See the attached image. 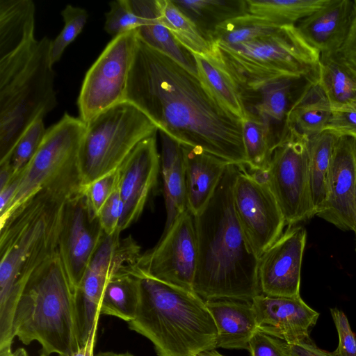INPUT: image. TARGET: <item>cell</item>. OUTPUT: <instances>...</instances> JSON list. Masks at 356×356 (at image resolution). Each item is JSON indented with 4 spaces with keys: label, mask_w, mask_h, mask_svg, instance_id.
<instances>
[{
    "label": "cell",
    "mask_w": 356,
    "mask_h": 356,
    "mask_svg": "<svg viewBox=\"0 0 356 356\" xmlns=\"http://www.w3.org/2000/svg\"><path fill=\"white\" fill-rule=\"evenodd\" d=\"M125 102L179 144L246 165L242 120L223 108L197 75L138 36Z\"/></svg>",
    "instance_id": "obj_1"
},
{
    "label": "cell",
    "mask_w": 356,
    "mask_h": 356,
    "mask_svg": "<svg viewBox=\"0 0 356 356\" xmlns=\"http://www.w3.org/2000/svg\"><path fill=\"white\" fill-rule=\"evenodd\" d=\"M238 165L229 163L213 196L194 216L197 262L193 291L204 301L252 302L261 293L259 258L238 222L233 187Z\"/></svg>",
    "instance_id": "obj_2"
},
{
    "label": "cell",
    "mask_w": 356,
    "mask_h": 356,
    "mask_svg": "<svg viewBox=\"0 0 356 356\" xmlns=\"http://www.w3.org/2000/svg\"><path fill=\"white\" fill-rule=\"evenodd\" d=\"M72 195L42 191L0 223L1 345L13 343L14 308L26 282L58 252L63 209Z\"/></svg>",
    "instance_id": "obj_3"
},
{
    "label": "cell",
    "mask_w": 356,
    "mask_h": 356,
    "mask_svg": "<svg viewBox=\"0 0 356 356\" xmlns=\"http://www.w3.org/2000/svg\"><path fill=\"white\" fill-rule=\"evenodd\" d=\"M139 278V304L128 327L149 339L158 356H196L216 348V326L201 297L152 278Z\"/></svg>",
    "instance_id": "obj_4"
},
{
    "label": "cell",
    "mask_w": 356,
    "mask_h": 356,
    "mask_svg": "<svg viewBox=\"0 0 356 356\" xmlns=\"http://www.w3.org/2000/svg\"><path fill=\"white\" fill-rule=\"evenodd\" d=\"M11 329L24 345L38 341L44 356H70L81 347L76 292L58 252L26 282L15 305Z\"/></svg>",
    "instance_id": "obj_5"
},
{
    "label": "cell",
    "mask_w": 356,
    "mask_h": 356,
    "mask_svg": "<svg viewBox=\"0 0 356 356\" xmlns=\"http://www.w3.org/2000/svg\"><path fill=\"white\" fill-rule=\"evenodd\" d=\"M51 40L34 38L0 57V162L36 120L57 105Z\"/></svg>",
    "instance_id": "obj_6"
},
{
    "label": "cell",
    "mask_w": 356,
    "mask_h": 356,
    "mask_svg": "<svg viewBox=\"0 0 356 356\" xmlns=\"http://www.w3.org/2000/svg\"><path fill=\"white\" fill-rule=\"evenodd\" d=\"M217 59L242 88L257 92L283 77L318 79L321 54L295 26L238 44L211 42Z\"/></svg>",
    "instance_id": "obj_7"
},
{
    "label": "cell",
    "mask_w": 356,
    "mask_h": 356,
    "mask_svg": "<svg viewBox=\"0 0 356 356\" xmlns=\"http://www.w3.org/2000/svg\"><path fill=\"white\" fill-rule=\"evenodd\" d=\"M86 129L79 117L67 113L47 129L37 152L22 170L17 193L0 214V223L42 191L73 194L82 188L80 150Z\"/></svg>",
    "instance_id": "obj_8"
},
{
    "label": "cell",
    "mask_w": 356,
    "mask_h": 356,
    "mask_svg": "<svg viewBox=\"0 0 356 356\" xmlns=\"http://www.w3.org/2000/svg\"><path fill=\"white\" fill-rule=\"evenodd\" d=\"M157 131L156 124L127 102L98 114L86 124L81 143L82 188L115 171L139 143Z\"/></svg>",
    "instance_id": "obj_9"
},
{
    "label": "cell",
    "mask_w": 356,
    "mask_h": 356,
    "mask_svg": "<svg viewBox=\"0 0 356 356\" xmlns=\"http://www.w3.org/2000/svg\"><path fill=\"white\" fill-rule=\"evenodd\" d=\"M273 151L268 185L289 226L315 215L310 191L309 138L289 129Z\"/></svg>",
    "instance_id": "obj_10"
},
{
    "label": "cell",
    "mask_w": 356,
    "mask_h": 356,
    "mask_svg": "<svg viewBox=\"0 0 356 356\" xmlns=\"http://www.w3.org/2000/svg\"><path fill=\"white\" fill-rule=\"evenodd\" d=\"M197 262V243L194 216L183 213L157 244L126 266L138 277H146L193 291Z\"/></svg>",
    "instance_id": "obj_11"
},
{
    "label": "cell",
    "mask_w": 356,
    "mask_h": 356,
    "mask_svg": "<svg viewBox=\"0 0 356 356\" xmlns=\"http://www.w3.org/2000/svg\"><path fill=\"white\" fill-rule=\"evenodd\" d=\"M136 40V31L113 38L88 70L77 100L79 118L86 124L125 102Z\"/></svg>",
    "instance_id": "obj_12"
},
{
    "label": "cell",
    "mask_w": 356,
    "mask_h": 356,
    "mask_svg": "<svg viewBox=\"0 0 356 356\" xmlns=\"http://www.w3.org/2000/svg\"><path fill=\"white\" fill-rule=\"evenodd\" d=\"M120 232L106 236L92 258L76 293L79 343L89 337L100 317L99 307L104 288L111 277L139 257L140 247L129 235Z\"/></svg>",
    "instance_id": "obj_13"
},
{
    "label": "cell",
    "mask_w": 356,
    "mask_h": 356,
    "mask_svg": "<svg viewBox=\"0 0 356 356\" xmlns=\"http://www.w3.org/2000/svg\"><path fill=\"white\" fill-rule=\"evenodd\" d=\"M245 166L238 165L234 205L241 227L259 258L282 234L286 221L269 185L257 182Z\"/></svg>",
    "instance_id": "obj_14"
},
{
    "label": "cell",
    "mask_w": 356,
    "mask_h": 356,
    "mask_svg": "<svg viewBox=\"0 0 356 356\" xmlns=\"http://www.w3.org/2000/svg\"><path fill=\"white\" fill-rule=\"evenodd\" d=\"M105 236L98 217L90 211L81 188L65 203L58 241L60 258L76 293Z\"/></svg>",
    "instance_id": "obj_15"
},
{
    "label": "cell",
    "mask_w": 356,
    "mask_h": 356,
    "mask_svg": "<svg viewBox=\"0 0 356 356\" xmlns=\"http://www.w3.org/2000/svg\"><path fill=\"white\" fill-rule=\"evenodd\" d=\"M343 231L356 233V139L339 137L325 184V196L316 214Z\"/></svg>",
    "instance_id": "obj_16"
},
{
    "label": "cell",
    "mask_w": 356,
    "mask_h": 356,
    "mask_svg": "<svg viewBox=\"0 0 356 356\" xmlns=\"http://www.w3.org/2000/svg\"><path fill=\"white\" fill-rule=\"evenodd\" d=\"M307 232L291 225L259 258L261 293L276 297L300 296V273Z\"/></svg>",
    "instance_id": "obj_17"
},
{
    "label": "cell",
    "mask_w": 356,
    "mask_h": 356,
    "mask_svg": "<svg viewBox=\"0 0 356 356\" xmlns=\"http://www.w3.org/2000/svg\"><path fill=\"white\" fill-rule=\"evenodd\" d=\"M161 168L156 133L143 140L118 168L123 204L118 231L128 228L141 216L155 186Z\"/></svg>",
    "instance_id": "obj_18"
},
{
    "label": "cell",
    "mask_w": 356,
    "mask_h": 356,
    "mask_svg": "<svg viewBox=\"0 0 356 356\" xmlns=\"http://www.w3.org/2000/svg\"><path fill=\"white\" fill-rule=\"evenodd\" d=\"M259 329L288 343L309 341L319 313L300 296L276 297L261 293L252 300Z\"/></svg>",
    "instance_id": "obj_19"
},
{
    "label": "cell",
    "mask_w": 356,
    "mask_h": 356,
    "mask_svg": "<svg viewBox=\"0 0 356 356\" xmlns=\"http://www.w3.org/2000/svg\"><path fill=\"white\" fill-rule=\"evenodd\" d=\"M355 0H329L298 22L296 27L305 41L321 55L339 53L350 32Z\"/></svg>",
    "instance_id": "obj_20"
},
{
    "label": "cell",
    "mask_w": 356,
    "mask_h": 356,
    "mask_svg": "<svg viewBox=\"0 0 356 356\" xmlns=\"http://www.w3.org/2000/svg\"><path fill=\"white\" fill-rule=\"evenodd\" d=\"M182 148L187 208L195 216L213 196L230 163L199 148L185 145Z\"/></svg>",
    "instance_id": "obj_21"
},
{
    "label": "cell",
    "mask_w": 356,
    "mask_h": 356,
    "mask_svg": "<svg viewBox=\"0 0 356 356\" xmlns=\"http://www.w3.org/2000/svg\"><path fill=\"white\" fill-rule=\"evenodd\" d=\"M217 329L216 348L244 349L259 330L252 302L218 299L205 301Z\"/></svg>",
    "instance_id": "obj_22"
},
{
    "label": "cell",
    "mask_w": 356,
    "mask_h": 356,
    "mask_svg": "<svg viewBox=\"0 0 356 356\" xmlns=\"http://www.w3.org/2000/svg\"><path fill=\"white\" fill-rule=\"evenodd\" d=\"M133 11L140 18L137 36L149 46L168 56L197 76L193 55L184 48L159 19L156 0H128Z\"/></svg>",
    "instance_id": "obj_23"
},
{
    "label": "cell",
    "mask_w": 356,
    "mask_h": 356,
    "mask_svg": "<svg viewBox=\"0 0 356 356\" xmlns=\"http://www.w3.org/2000/svg\"><path fill=\"white\" fill-rule=\"evenodd\" d=\"M332 108L318 81L310 83L289 111L283 129H293L310 138L323 131Z\"/></svg>",
    "instance_id": "obj_24"
},
{
    "label": "cell",
    "mask_w": 356,
    "mask_h": 356,
    "mask_svg": "<svg viewBox=\"0 0 356 356\" xmlns=\"http://www.w3.org/2000/svg\"><path fill=\"white\" fill-rule=\"evenodd\" d=\"M318 79L309 77H283L272 81L257 92L260 100L255 106L256 114L272 127H284L289 111L306 87Z\"/></svg>",
    "instance_id": "obj_25"
},
{
    "label": "cell",
    "mask_w": 356,
    "mask_h": 356,
    "mask_svg": "<svg viewBox=\"0 0 356 356\" xmlns=\"http://www.w3.org/2000/svg\"><path fill=\"white\" fill-rule=\"evenodd\" d=\"M31 0H0V57L35 38Z\"/></svg>",
    "instance_id": "obj_26"
},
{
    "label": "cell",
    "mask_w": 356,
    "mask_h": 356,
    "mask_svg": "<svg viewBox=\"0 0 356 356\" xmlns=\"http://www.w3.org/2000/svg\"><path fill=\"white\" fill-rule=\"evenodd\" d=\"M193 55L197 77L205 88L223 108L243 120L248 110L236 81L217 59Z\"/></svg>",
    "instance_id": "obj_27"
},
{
    "label": "cell",
    "mask_w": 356,
    "mask_h": 356,
    "mask_svg": "<svg viewBox=\"0 0 356 356\" xmlns=\"http://www.w3.org/2000/svg\"><path fill=\"white\" fill-rule=\"evenodd\" d=\"M318 82L332 110L356 105V72L339 53L321 56Z\"/></svg>",
    "instance_id": "obj_28"
},
{
    "label": "cell",
    "mask_w": 356,
    "mask_h": 356,
    "mask_svg": "<svg viewBox=\"0 0 356 356\" xmlns=\"http://www.w3.org/2000/svg\"><path fill=\"white\" fill-rule=\"evenodd\" d=\"M126 266L107 282L99 312L100 315L113 316L128 323L134 320L136 315L140 284V278L129 273Z\"/></svg>",
    "instance_id": "obj_29"
},
{
    "label": "cell",
    "mask_w": 356,
    "mask_h": 356,
    "mask_svg": "<svg viewBox=\"0 0 356 356\" xmlns=\"http://www.w3.org/2000/svg\"><path fill=\"white\" fill-rule=\"evenodd\" d=\"M159 19L192 54L215 58L212 43L172 0H156Z\"/></svg>",
    "instance_id": "obj_30"
},
{
    "label": "cell",
    "mask_w": 356,
    "mask_h": 356,
    "mask_svg": "<svg viewBox=\"0 0 356 356\" xmlns=\"http://www.w3.org/2000/svg\"><path fill=\"white\" fill-rule=\"evenodd\" d=\"M242 135L246 166L250 170H268L277 138L273 127L256 113L247 111L242 120Z\"/></svg>",
    "instance_id": "obj_31"
},
{
    "label": "cell",
    "mask_w": 356,
    "mask_h": 356,
    "mask_svg": "<svg viewBox=\"0 0 356 356\" xmlns=\"http://www.w3.org/2000/svg\"><path fill=\"white\" fill-rule=\"evenodd\" d=\"M338 138V136L327 130L309 138V184L315 215L325 200L326 179Z\"/></svg>",
    "instance_id": "obj_32"
},
{
    "label": "cell",
    "mask_w": 356,
    "mask_h": 356,
    "mask_svg": "<svg viewBox=\"0 0 356 356\" xmlns=\"http://www.w3.org/2000/svg\"><path fill=\"white\" fill-rule=\"evenodd\" d=\"M247 12L282 27L295 26L329 0H246Z\"/></svg>",
    "instance_id": "obj_33"
},
{
    "label": "cell",
    "mask_w": 356,
    "mask_h": 356,
    "mask_svg": "<svg viewBox=\"0 0 356 356\" xmlns=\"http://www.w3.org/2000/svg\"><path fill=\"white\" fill-rule=\"evenodd\" d=\"M281 27L249 13L227 19L207 35L211 42L234 45L273 34Z\"/></svg>",
    "instance_id": "obj_34"
},
{
    "label": "cell",
    "mask_w": 356,
    "mask_h": 356,
    "mask_svg": "<svg viewBox=\"0 0 356 356\" xmlns=\"http://www.w3.org/2000/svg\"><path fill=\"white\" fill-rule=\"evenodd\" d=\"M207 36L219 23L247 12L245 1H173Z\"/></svg>",
    "instance_id": "obj_35"
},
{
    "label": "cell",
    "mask_w": 356,
    "mask_h": 356,
    "mask_svg": "<svg viewBox=\"0 0 356 356\" xmlns=\"http://www.w3.org/2000/svg\"><path fill=\"white\" fill-rule=\"evenodd\" d=\"M161 173L166 209V221L163 232L165 234L177 219L188 210L184 152L170 168L161 170Z\"/></svg>",
    "instance_id": "obj_36"
},
{
    "label": "cell",
    "mask_w": 356,
    "mask_h": 356,
    "mask_svg": "<svg viewBox=\"0 0 356 356\" xmlns=\"http://www.w3.org/2000/svg\"><path fill=\"white\" fill-rule=\"evenodd\" d=\"M61 15L64 26L51 44L50 58L53 65L60 59L65 49L81 33L88 18L86 10L70 4L61 11Z\"/></svg>",
    "instance_id": "obj_37"
},
{
    "label": "cell",
    "mask_w": 356,
    "mask_h": 356,
    "mask_svg": "<svg viewBox=\"0 0 356 356\" xmlns=\"http://www.w3.org/2000/svg\"><path fill=\"white\" fill-rule=\"evenodd\" d=\"M46 131L43 118L34 121L17 142L8 158L3 161L9 163L14 175L22 171L31 160Z\"/></svg>",
    "instance_id": "obj_38"
},
{
    "label": "cell",
    "mask_w": 356,
    "mask_h": 356,
    "mask_svg": "<svg viewBox=\"0 0 356 356\" xmlns=\"http://www.w3.org/2000/svg\"><path fill=\"white\" fill-rule=\"evenodd\" d=\"M141 25L140 18L133 11L128 0L110 2L105 14L104 30L113 38L136 31Z\"/></svg>",
    "instance_id": "obj_39"
},
{
    "label": "cell",
    "mask_w": 356,
    "mask_h": 356,
    "mask_svg": "<svg viewBox=\"0 0 356 356\" xmlns=\"http://www.w3.org/2000/svg\"><path fill=\"white\" fill-rule=\"evenodd\" d=\"M120 172L117 169L82 188L86 195L90 210L94 216L98 214L119 184Z\"/></svg>",
    "instance_id": "obj_40"
},
{
    "label": "cell",
    "mask_w": 356,
    "mask_h": 356,
    "mask_svg": "<svg viewBox=\"0 0 356 356\" xmlns=\"http://www.w3.org/2000/svg\"><path fill=\"white\" fill-rule=\"evenodd\" d=\"M330 313L339 337L336 356H356V334L352 331L346 314L337 308H331Z\"/></svg>",
    "instance_id": "obj_41"
},
{
    "label": "cell",
    "mask_w": 356,
    "mask_h": 356,
    "mask_svg": "<svg viewBox=\"0 0 356 356\" xmlns=\"http://www.w3.org/2000/svg\"><path fill=\"white\" fill-rule=\"evenodd\" d=\"M122 211L123 204L118 184L117 188L103 205L97 216L101 227L106 236L119 232L118 226Z\"/></svg>",
    "instance_id": "obj_42"
},
{
    "label": "cell",
    "mask_w": 356,
    "mask_h": 356,
    "mask_svg": "<svg viewBox=\"0 0 356 356\" xmlns=\"http://www.w3.org/2000/svg\"><path fill=\"white\" fill-rule=\"evenodd\" d=\"M325 130L339 137L350 136L356 139V105L332 109Z\"/></svg>",
    "instance_id": "obj_43"
},
{
    "label": "cell",
    "mask_w": 356,
    "mask_h": 356,
    "mask_svg": "<svg viewBox=\"0 0 356 356\" xmlns=\"http://www.w3.org/2000/svg\"><path fill=\"white\" fill-rule=\"evenodd\" d=\"M250 356H287L285 341L259 329L249 341Z\"/></svg>",
    "instance_id": "obj_44"
},
{
    "label": "cell",
    "mask_w": 356,
    "mask_h": 356,
    "mask_svg": "<svg viewBox=\"0 0 356 356\" xmlns=\"http://www.w3.org/2000/svg\"><path fill=\"white\" fill-rule=\"evenodd\" d=\"M339 54L346 63L356 72V0H355V15L353 24Z\"/></svg>",
    "instance_id": "obj_45"
},
{
    "label": "cell",
    "mask_w": 356,
    "mask_h": 356,
    "mask_svg": "<svg viewBox=\"0 0 356 356\" xmlns=\"http://www.w3.org/2000/svg\"><path fill=\"white\" fill-rule=\"evenodd\" d=\"M287 356H336L333 352L319 348L312 340L297 343L285 342Z\"/></svg>",
    "instance_id": "obj_46"
},
{
    "label": "cell",
    "mask_w": 356,
    "mask_h": 356,
    "mask_svg": "<svg viewBox=\"0 0 356 356\" xmlns=\"http://www.w3.org/2000/svg\"><path fill=\"white\" fill-rule=\"evenodd\" d=\"M22 171L15 175L10 182L2 189H0V214L2 213L14 198L18 189Z\"/></svg>",
    "instance_id": "obj_47"
},
{
    "label": "cell",
    "mask_w": 356,
    "mask_h": 356,
    "mask_svg": "<svg viewBox=\"0 0 356 356\" xmlns=\"http://www.w3.org/2000/svg\"><path fill=\"white\" fill-rule=\"evenodd\" d=\"M97 325L98 323L95 325L87 341L76 352L73 353L70 356H95L94 348L95 346Z\"/></svg>",
    "instance_id": "obj_48"
},
{
    "label": "cell",
    "mask_w": 356,
    "mask_h": 356,
    "mask_svg": "<svg viewBox=\"0 0 356 356\" xmlns=\"http://www.w3.org/2000/svg\"><path fill=\"white\" fill-rule=\"evenodd\" d=\"M96 356H134L129 352L125 353H115L111 351L101 352L99 353Z\"/></svg>",
    "instance_id": "obj_49"
},
{
    "label": "cell",
    "mask_w": 356,
    "mask_h": 356,
    "mask_svg": "<svg viewBox=\"0 0 356 356\" xmlns=\"http://www.w3.org/2000/svg\"><path fill=\"white\" fill-rule=\"evenodd\" d=\"M196 356H223V355H221L220 353H219L218 352H217L215 349V350L203 351V352L199 353L198 355H197Z\"/></svg>",
    "instance_id": "obj_50"
},
{
    "label": "cell",
    "mask_w": 356,
    "mask_h": 356,
    "mask_svg": "<svg viewBox=\"0 0 356 356\" xmlns=\"http://www.w3.org/2000/svg\"><path fill=\"white\" fill-rule=\"evenodd\" d=\"M0 356H18L15 351L12 352V348L1 349Z\"/></svg>",
    "instance_id": "obj_51"
},
{
    "label": "cell",
    "mask_w": 356,
    "mask_h": 356,
    "mask_svg": "<svg viewBox=\"0 0 356 356\" xmlns=\"http://www.w3.org/2000/svg\"><path fill=\"white\" fill-rule=\"evenodd\" d=\"M15 351L17 353L18 356H29L28 353H26V350L24 348H19ZM39 356L44 355L40 354Z\"/></svg>",
    "instance_id": "obj_52"
},
{
    "label": "cell",
    "mask_w": 356,
    "mask_h": 356,
    "mask_svg": "<svg viewBox=\"0 0 356 356\" xmlns=\"http://www.w3.org/2000/svg\"><path fill=\"white\" fill-rule=\"evenodd\" d=\"M355 236H356V233H355ZM355 251H356V248H355Z\"/></svg>",
    "instance_id": "obj_53"
}]
</instances>
